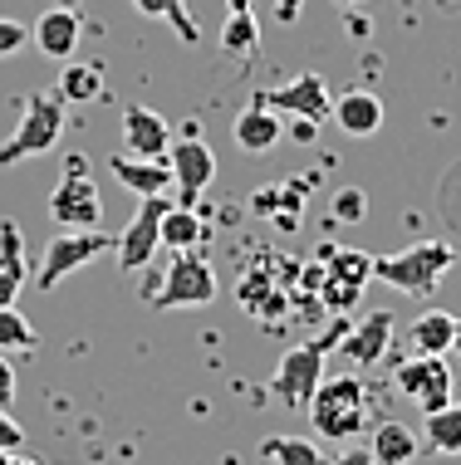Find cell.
I'll use <instances>...</instances> for the list:
<instances>
[{"label":"cell","instance_id":"6da1fadb","mask_svg":"<svg viewBox=\"0 0 461 465\" xmlns=\"http://www.w3.org/2000/svg\"><path fill=\"white\" fill-rule=\"evenodd\" d=\"M309 421L324 441H348V436H364L368 426V387L364 377L339 372V377H324L315 401H309Z\"/></svg>","mask_w":461,"mask_h":465},{"label":"cell","instance_id":"7a4b0ae2","mask_svg":"<svg viewBox=\"0 0 461 465\" xmlns=\"http://www.w3.org/2000/svg\"><path fill=\"white\" fill-rule=\"evenodd\" d=\"M344 333H348L344 323H334L324 338H315V343L290 348V353L280 358V368L270 372V397H276L280 407H290V411H309V401H315L319 382H324V353L339 348Z\"/></svg>","mask_w":461,"mask_h":465},{"label":"cell","instance_id":"3957f363","mask_svg":"<svg viewBox=\"0 0 461 465\" xmlns=\"http://www.w3.org/2000/svg\"><path fill=\"white\" fill-rule=\"evenodd\" d=\"M452 265H456V250L446 245V241H422V245H413V250H403V255L373 260V280H383L388 289H397V294L427 299Z\"/></svg>","mask_w":461,"mask_h":465},{"label":"cell","instance_id":"277c9868","mask_svg":"<svg viewBox=\"0 0 461 465\" xmlns=\"http://www.w3.org/2000/svg\"><path fill=\"white\" fill-rule=\"evenodd\" d=\"M65 133V98L55 94H30L20 104V123L15 133L0 143V167H15V162H30V157H45L49 147L59 143Z\"/></svg>","mask_w":461,"mask_h":465},{"label":"cell","instance_id":"5b68a950","mask_svg":"<svg viewBox=\"0 0 461 465\" xmlns=\"http://www.w3.org/2000/svg\"><path fill=\"white\" fill-rule=\"evenodd\" d=\"M211 299H216V270H211L206 255H196V250H177V260H172L167 274L157 280L147 304L153 309H206Z\"/></svg>","mask_w":461,"mask_h":465},{"label":"cell","instance_id":"8992f818","mask_svg":"<svg viewBox=\"0 0 461 465\" xmlns=\"http://www.w3.org/2000/svg\"><path fill=\"white\" fill-rule=\"evenodd\" d=\"M49 221H55L59 231H98V221H104V201H98V186H94L89 172H84L79 153L69 157L65 182L49 192Z\"/></svg>","mask_w":461,"mask_h":465},{"label":"cell","instance_id":"52a82bcc","mask_svg":"<svg viewBox=\"0 0 461 465\" xmlns=\"http://www.w3.org/2000/svg\"><path fill=\"white\" fill-rule=\"evenodd\" d=\"M114 245V235H104V231H59L55 241L45 245V260H40V289H59V280H69L74 270H84V265H94L104 250Z\"/></svg>","mask_w":461,"mask_h":465},{"label":"cell","instance_id":"ba28073f","mask_svg":"<svg viewBox=\"0 0 461 465\" xmlns=\"http://www.w3.org/2000/svg\"><path fill=\"white\" fill-rule=\"evenodd\" d=\"M393 382H397V392H403L407 401H417L422 417H427V411L452 407V368H446V358L413 353L407 362H397Z\"/></svg>","mask_w":461,"mask_h":465},{"label":"cell","instance_id":"9c48e42d","mask_svg":"<svg viewBox=\"0 0 461 465\" xmlns=\"http://www.w3.org/2000/svg\"><path fill=\"white\" fill-rule=\"evenodd\" d=\"M167 206H172V196H138V216L128 221V231L118 241L123 274H138L153 265V255L162 250V216H167Z\"/></svg>","mask_w":461,"mask_h":465},{"label":"cell","instance_id":"30bf717a","mask_svg":"<svg viewBox=\"0 0 461 465\" xmlns=\"http://www.w3.org/2000/svg\"><path fill=\"white\" fill-rule=\"evenodd\" d=\"M373 280V255H364V250H334L329 265H324V309L339 319V313H348L358 304V294H364V284Z\"/></svg>","mask_w":461,"mask_h":465},{"label":"cell","instance_id":"8fae6325","mask_svg":"<svg viewBox=\"0 0 461 465\" xmlns=\"http://www.w3.org/2000/svg\"><path fill=\"white\" fill-rule=\"evenodd\" d=\"M266 108H270V113H290V118H300V123L334 118V98H329L324 74H300V79L280 84L276 94H266Z\"/></svg>","mask_w":461,"mask_h":465},{"label":"cell","instance_id":"7c38bea8","mask_svg":"<svg viewBox=\"0 0 461 465\" xmlns=\"http://www.w3.org/2000/svg\"><path fill=\"white\" fill-rule=\"evenodd\" d=\"M167 167H172V177H177L182 206H192V201L211 186V177H216V153H211L202 137L186 133L182 143H172V147H167Z\"/></svg>","mask_w":461,"mask_h":465},{"label":"cell","instance_id":"4fadbf2b","mask_svg":"<svg viewBox=\"0 0 461 465\" xmlns=\"http://www.w3.org/2000/svg\"><path fill=\"white\" fill-rule=\"evenodd\" d=\"M388 348H393V313L388 309H373V313H364V319L344 333L339 353L354 362V368H373V362L388 358Z\"/></svg>","mask_w":461,"mask_h":465},{"label":"cell","instance_id":"5bb4252c","mask_svg":"<svg viewBox=\"0 0 461 465\" xmlns=\"http://www.w3.org/2000/svg\"><path fill=\"white\" fill-rule=\"evenodd\" d=\"M108 172H114V182H123L133 196H167L172 186H177L167 157H128V153H114V157H108Z\"/></svg>","mask_w":461,"mask_h":465},{"label":"cell","instance_id":"9a60e30c","mask_svg":"<svg viewBox=\"0 0 461 465\" xmlns=\"http://www.w3.org/2000/svg\"><path fill=\"white\" fill-rule=\"evenodd\" d=\"M123 147H128V157H167L172 147L167 118L143 104H128L123 108Z\"/></svg>","mask_w":461,"mask_h":465},{"label":"cell","instance_id":"2e32d148","mask_svg":"<svg viewBox=\"0 0 461 465\" xmlns=\"http://www.w3.org/2000/svg\"><path fill=\"white\" fill-rule=\"evenodd\" d=\"M79 40H84V25L69 5H49L45 15L35 20V49L49 59H65L69 64V59L79 54Z\"/></svg>","mask_w":461,"mask_h":465},{"label":"cell","instance_id":"e0dca14e","mask_svg":"<svg viewBox=\"0 0 461 465\" xmlns=\"http://www.w3.org/2000/svg\"><path fill=\"white\" fill-rule=\"evenodd\" d=\"M407 343H413V353H427V358L452 353V343H456V313L422 309L417 319H413V329H407Z\"/></svg>","mask_w":461,"mask_h":465},{"label":"cell","instance_id":"ac0fdd59","mask_svg":"<svg viewBox=\"0 0 461 465\" xmlns=\"http://www.w3.org/2000/svg\"><path fill=\"white\" fill-rule=\"evenodd\" d=\"M334 123H339V133H348V137H373V133L383 128V104H378V94L348 89L339 104H334Z\"/></svg>","mask_w":461,"mask_h":465},{"label":"cell","instance_id":"d6986e66","mask_svg":"<svg viewBox=\"0 0 461 465\" xmlns=\"http://www.w3.org/2000/svg\"><path fill=\"white\" fill-rule=\"evenodd\" d=\"M25 245H20V225L0 221V309H15L20 289H25Z\"/></svg>","mask_w":461,"mask_h":465},{"label":"cell","instance_id":"ffe728a7","mask_svg":"<svg viewBox=\"0 0 461 465\" xmlns=\"http://www.w3.org/2000/svg\"><path fill=\"white\" fill-rule=\"evenodd\" d=\"M373 460L378 465H407V460H417V450H422V436L413 431V426H403V421H378L373 426Z\"/></svg>","mask_w":461,"mask_h":465},{"label":"cell","instance_id":"44dd1931","mask_svg":"<svg viewBox=\"0 0 461 465\" xmlns=\"http://www.w3.org/2000/svg\"><path fill=\"white\" fill-rule=\"evenodd\" d=\"M256 45H260V20H256L251 0H226V20H221V49H226V54L251 59Z\"/></svg>","mask_w":461,"mask_h":465},{"label":"cell","instance_id":"7402d4cb","mask_svg":"<svg viewBox=\"0 0 461 465\" xmlns=\"http://www.w3.org/2000/svg\"><path fill=\"white\" fill-rule=\"evenodd\" d=\"M285 137L280 128V113H270L266 104H256V108H246L241 118H236V143L246 147V153H270Z\"/></svg>","mask_w":461,"mask_h":465},{"label":"cell","instance_id":"603a6c76","mask_svg":"<svg viewBox=\"0 0 461 465\" xmlns=\"http://www.w3.org/2000/svg\"><path fill=\"white\" fill-rule=\"evenodd\" d=\"M422 446L432 456H461V401L422 417Z\"/></svg>","mask_w":461,"mask_h":465},{"label":"cell","instance_id":"cb8c5ba5","mask_svg":"<svg viewBox=\"0 0 461 465\" xmlns=\"http://www.w3.org/2000/svg\"><path fill=\"white\" fill-rule=\"evenodd\" d=\"M202 241H206V231H202V221H196V211L182 206V201H172L167 216H162V245L167 250H196Z\"/></svg>","mask_w":461,"mask_h":465},{"label":"cell","instance_id":"d4e9b609","mask_svg":"<svg viewBox=\"0 0 461 465\" xmlns=\"http://www.w3.org/2000/svg\"><path fill=\"white\" fill-rule=\"evenodd\" d=\"M260 450H266L276 465H329L324 446L309 441V436H266V441H260Z\"/></svg>","mask_w":461,"mask_h":465},{"label":"cell","instance_id":"484cf974","mask_svg":"<svg viewBox=\"0 0 461 465\" xmlns=\"http://www.w3.org/2000/svg\"><path fill=\"white\" fill-rule=\"evenodd\" d=\"M104 94V69L98 64H65V74H59V98H74V104H89V98H98Z\"/></svg>","mask_w":461,"mask_h":465},{"label":"cell","instance_id":"4316f807","mask_svg":"<svg viewBox=\"0 0 461 465\" xmlns=\"http://www.w3.org/2000/svg\"><path fill=\"white\" fill-rule=\"evenodd\" d=\"M133 10H138V15H153V20H167L172 30H177L182 45L202 40V30H196V20L182 10V0H133Z\"/></svg>","mask_w":461,"mask_h":465},{"label":"cell","instance_id":"83f0119b","mask_svg":"<svg viewBox=\"0 0 461 465\" xmlns=\"http://www.w3.org/2000/svg\"><path fill=\"white\" fill-rule=\"evenodd\" d=\"M25 348H35V329L15 309H0V353H25Z\"/></svg>","mask_w":461,"mask_h":465},{"label":"cell","instance_id":"f1b7e54d","mask_svg":"<svg viewBox=\"0 0 461 465\" xmlns=\"http://www.w3.org/2000/svg\"><path fill=\"white\" fill-rule=\"evenodd\" d=\"M334 216L339 221H364L368 216V196L358 192V186H344V192L334 196Z\"/></svg>","mask_w":461,"mask_h":465},{"label":"cell","instance_id":"f546056e","mask_svg":"<svg viewBox=\"0 0 461 465\" xmlns=\"http://www.w3.org/2000/svg\"><path fill=\"white\" fill-rule=\"evenodd\" d=\"M25 45H30V30H25L20 20H0V59H5V54H20Z\"/></svg>","mask_w":461,"mask_h":465},{"label":"cell","instance_id":"4dcf8cb0","mask_svg":"<svg viewBox=\"0 0 461 465\" xmlns=\"http://www.w3.org/2000/svg\"><path fill=\"white\" fill-rule=\"evenodd\" d=\"M15 401V368H10V358L0 353V411Z\"/></svg>","mask_w":461,"mask_h":465},{"label":"cell","instance_id":"1f68e13d","mask_svg":"<svg viewBox=\"0 0 461 465\" xmlns=\"http://www.w3.org/2000/svg\"><path fill=\"white\" fill-rule=\"evenodd\" d=\"M20 446H25V431L5 417V411H0V450H20Z\"/></svg>","mask_w":461,"mask_h":465},{"label":"cell","instance_id":"d6a6232c","mask_svg":"<svg viewBox=\"0 0 461 465\" xmlns=\"http://www.w3.org/2000/svg\"><path fill=\"white\" fill-rule=\"evenodd\" d=\"M329 465H378V460H373L368 446H348V450H339V456H334Z\"/></svg>","mask_w":461,"mask_h":465},{"label":"cell","instance_id":"836d02e7","mask_svg":"<svg viewBox=\"0 0 461 465\" xmlns=\"http://www.w3.org/2000/svg\"><path fill=\"white\" fill-rule=\"evenodd\" d=\"M300 5H305V0H276V15L290 25V20H300Z\"/></svg>","mask_w":461,"mask_h":465},{"label":"cell","instance_id":"e575fe53","mask_svg":"<svg viewBox=\"0 0 461 465\" xmlns=\"http://www.w3.org/2000/svg\"><path fill=\"white\" fill-rule=\"evenodd\" d=\"M452 353L461 358V313H456V343H452Z\"/></svg>","mask_w":461,"mask_h":465},{"label":"cell","instance_id":"d590c367","mask_svg":"<svg viewBox=\"0 0 461 465\" xmlns=\"http://www.w3.org/2000/svg\"><path fill=\"white\" fill-rule=\"evenodd\" d=\"M339 5H348V10H354V5H364V0H339Z\"/></svg>","mask_w":461,"mask_h":465},{"label":"cell","instance_id":"8d00e7d4","mask_svg":"<svg viewBox=\"0 0 461 465\" xmlns=\"http://www.w3.org/2000/svg\"><path fill=\"white\" fill-rule=\"evenodd\" d=\"M59 5H74V0H59Z\"/></svg>","mask_w":461,"mask_h":465}]
</instances>
